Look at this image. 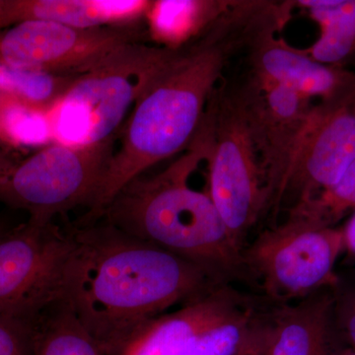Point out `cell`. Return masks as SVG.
<instances>
[{
	"instance_id": "1",
	"label": "cell",
	"mask_w": 355,
	"mask_h": 355,
	"mask_svg": "<svg viewBox=\"0 0 355 355\" xmlns=\"http://www.w3.org/2000/svg\"><path fill=\"white\" fill-rule=\"evenodd\" d=\"M261 1L232 6L195 41L170 49L119 135L99 191L84 221H95L125 186L161 161L184 153L202 128L224 70L263 25Z\"/></svg>"
},
{
	"instance_id": "2",
	"label": "cell",
	"mask_w": 355,
	"mask_h": 355,
	"mask_svg": "<svg viewBox=\"0 0 355 355\" xmlns=\"http://www.w3.org/2000/svg\"><path fill=\"white\" fill-rule=\"evenodd\" d=\"M67 229L72 249L62 298L102 352L121 349L161 313L220 286L197 263L103 219L78 220Z\"/></svg>"
},
{
	"instance_id": "3",
	"label": "cell",
	"mask_w": 355,
	"mask_h": 355,
	"mask_svg": "<svg viewBox=\"0 0 355 355\" xmlns=\"http://www.w3.org/2000/svg\"><path fill=\"white\" fill-rule=\"evenodd\" d=\"M210 148L209 130L202 128L183 155L150 177L125 184L103 211V219L125 234L197 263L220 279L243 263L242 251L209 193L189 182Z\"/></svg>"
},
{
	"instance_id": "4",
	"label": "cell",
	"mask_w": 355,
	"mask_h": 355,
	"mask_svg": "<svg viewBox=\"0 0 355 355\" xmlns=\"http://www.w3.org/2000/svg\"><path fill=\"white\" fill-rule=\"evenodd\" d=\"M169 48L132 42L79 74L46 114L53 142L90 146L118 137Z\"/></svg>"
},
{
	"instance_id": "5",
	"label": "cell",
	"mask_w": 355,
	"mask_h": 355,
	"mask_svg": "<svg viewBox=\"0 0 355 355\" xmlns=\"http://www.w3.org/2000/svg\"><path fill=\"white\" fill-rule=\"evenodd\" d=\"M209 130V195L236 246L268 209L265 173L235 90L218 86L205 116Z\"/></svg>"
},
{
	"instance_id": "6",
	"label": "cell",
	"mask_w": 355,
	"mask_h": 355,
	"mask_svg": "<svg viewBox=\"0 0 355 355\" xmlns=\"http://www.w3.org/2000/svg\"><path fill=\"white\" fill-rule=\"evenodd\" d=\"M118 137L90 146L53 142L0 175V202L22 209L37 225L92 203Z\"/></svg>"
},
{
	"instance_id": "7",
	"label": "cell",
	"mask_w": 355,
	"mask_h": 355,
	"mask_svg": "<svg viewBox=\"0 0 355 355\" xmlns=\"http://www.w3.org/2000/svg\"><path fill=\"white\" fill-rule=\"evenodd\" d=\"M345 251L343 227L289 210L286 221L263 231L242 257L268 296L286 303L335 286L336 261Z\"/></svg>"
},
{
	"instance_id": "8",
	"label": "cell",
	"mask_w": 355,
	"mask_h": 355,
	"mask_svg": "<svg viewBox=\"0 0 355 355\" xmlns=\"http://www.w3.org/2000/svg\"><path fill=\"white\" fill-rule=\"evenodd\" d=\"M72 249L67 227L28 221L0 237V316L34 321L62 298Z\"/></svg>"
},
{
	"instance_id": "9",
	"label": "cell",
	"mask_w": 355,
	"mask_h": 355,
	"mask_svg": "<svg viewBox=\"0 0 355 355\" xmlns=\"http://www.w3.org/2000/svg\"><path fill=\"white\" fill-rule=\"evenodd\" d=\"M137 23L76 28L50 21H25L0 30V64L55 74H80L116 49L144 41Z\"/></svg>"
},
{
	"instance_id": "10",
	"label": "cell",
	"mask_w": 355,
	"mask_h": 355,
	"mask_svg": "<svg viewBox=\"0 0 355 355\" xmlns=\"http://www.w3.org/2000/svg\"><path fill=\"white\" fill-rule=\"evenodd\" d=\"M236 91L265 173L268 205L279 209L287 173L315 105L270 79L250 74Z\"/></svg>"
},
{
	"instance_id": "11",
	"label": "cell",
	"mask_w": 355,
	"mask_h": 355,
	"mask_svg": "<svg viewBox=\"0 0 355 355\" xmlns=\"http://www.w3.org/2000/svg\"><path fill=\"white\" fill-rule=\"evenodd\" d=\"M355 161V96L315 105L287 173L279 205L307 202L335 186Z\"/></svg>"
},
{
	"instance_id": "12",
	"label": "cell",
	"mask_w": 355,
	"mask_h": 355,
	"mask_svg": "<svg viewBox=\"0 0 355 355\" xmlns=\"http://www.w3.org/2000/svg\"><path fill=\"white\" fill-rule=\"evenodd\" d=\"M289 20L268 23L254 35L246 51L252 73L265 77L305 97L335 103L355 96V73L338 65L321 64L306 51L277 37Z\"/></svg>"
},
{
	"instance_id": "13",
	"label": "cell",
	"mask_w": 355,
	"mask_h": 355,
	"mask_svg": "<svg viewBox=\"0 0 355 355\" xmlns=\"http://www.w3.org/2000/svg\"><path fill=\"white\" fill-rule=\"evenodd\" d=\"M340 343L333 287L260 316L257 350L266 355H334Z\"/></svg>"
},
{
	"instance_id": "14",
	"label": "cell",
	"mask_w": 355,
	"mask_h": 355,
	"mask_svg": "<svg viewBox=\"0 0 355 355\" xmlns=\"http://www.w3.org/2000/svg\"><path fill=\"white\" fill-rule=\"evenodd\" d=\"M241 307L235 292L214 287L144 324L121 347V355H183L196 336Z\"/></svg>"
},
{
	"instance_id": "15",
	"label": "cell",
	"mask_w": 355,
	"mask_h": 355,
	"mask_svg": "<svg viewBox=\"0 0 355 355\" xmlns=\"http://www.w3.org/2000/svg\"><path fill=\"white\" fill-rule=\"evenodd\" d=\"M148 0H0V30L25 21L76 28L128 25L146 18Z\"/></svg>"
},
{
	"instance_id": "16",
	"label": "cell",
	"mask_w": 355,
	"mask_h": 355,
	"mask_svg": "<svg viewBox=\"0 0 355 355\" xmlns=\"http://www.w3.org/2000/svg\"><path fill=\"white\" fill-rule=\"evenodd\" d=\"M231 0L153 1L146 19L149 36L177 49L198 39L232 6Z\"/></svg>"
},
{
	"instance_id": "17",
	"label": "cell",
	"mask_w": 355,
	"mask_h": 355,
	"mask_svg": "<svg viewBox=\"0 0 355 355\" xmlns=\"http://www.w3.org/2000/svg\"><path fill=\"white\" fill-rule=\"evenodd\" d=\"M320 27L319 39L306 53L321 64L338 65L355 57V0H298Z\"/></svg>"
},
{
	"instance_id": "18",
	"label": "cell",
	"mask_w": 355,
	"mask_h": 355,
	"mask_svg": "<svg viewBox=\"0 0 355 355\" xmlns=\"http://www.w3.org/2000/svg\"><path fill=\"white\" fill-rule=\"evenodd\" d=\"M33 355H102V350L60 298L35 320Z\"/></svg>"
},
{
	"instance_id": "19",
	"label": "cell",
	"mask_w": 355,
	"mask_h": 355,
	"mask_svg": "<svg viewBox=\"0 0 355 355\" xmlns=\"http://www.w3.org/2000/svg\"><path fill=\"white\" fill-rule=\"evenodd\" d=\"M78 76L32 71L0 64V94L46 116Z\"/></svg>"
},
{
	"instance_id": "20",
	"label": "cell",
	"mask_w": 355,
	"mask_h": 355,
	"mask_svg": "<svg viewBox=\"0 0 355 355\" xmlns=\"http://www.w3.org/2000/svg\"><path fill=\"white\" fill-rule=\"evenodd\" d=\"M258 327L259 316L242 306L196 336L183 355H244L256 352Z\"/></svg>"
},
{
	"instance_id": "21",
	"label": "cell",
	"mask_w": 355,
	"mask_h": 355,
	"mask_svg": "<svg viewBox=\"0 0 355 355\" xmlns=\"http://www.w3.org/2000/svg\"><path fill=\"white\" fill-rule=\"evenodd\" d=\"M303 216L324 226L335 227L336 223L355 211V161L340 181L329 190L319 193L307 202L291 207Z\"/></svg>"
},
{
	"instance_id": "22",
	"label": "cell",
	"mask_w": 355,
	"mask_h": 355,
	"mask_svg": "<svg viewBox=\"0 0 355 355\" xmlns=\"http://www.w3.org/2000/svg\"><path fill=\"white\" fill-rule=\"evenodd\" d=\"M333 293L336 331L342 342L355 349V275L349 279L338 275Z\"/></svg>"
},
{
	"instance_id": "23",
	"label": "cell",
	"mask_w": 355,
	"mask_h": 355,
	"mask_svg": "<svg viewBox=\"0 0 355 355\" xmlns=\"http://www.w3.org/2000/svg\"><path fill=\"white\" fill-rule=\"evenodd\" d=\"M34 322L0 316V355H33Z\"/></svg>"
},
{
	"instance_id": "24",
	"label": "cell",
	"mask_w": 355,
	"mask_h": 355,
	"mask_svg": "<svg viewBox=\"0 0 355 355\" xmlns=\"http://www.w3.org/2000/svg\"><path fill=\"white\" fill-rule=\"evenodd\" d=\"M343 229V235H345V251L349 252L355 258V211Z\"/></svg>"
},
{
	"instance_id": "25",
	"label": "cell",
	"mask_w": 355,
	"mask_h": 355,
	"mask_svg": "<svg viewBox=\"0 0 355 355\" xmlns=\"http://www.w3.org/2000/svg\"><path fill=\"white\" fill-rule=\"evenodd\" d=\"M8 98L6 96L0 94V146L14 148L12 142L9 139L8 135H7L3 127V114Z\"/></svg>"
},
{
	"instance_id": "26",
	"label": "cell",
	"mask_w": 355,
	"mask_h": 355,
	"mask_svg": "<svg viewBox=\"0 0 355 355\" xmlns=\"http://www.w3.org/2000/svg\"><path fill=\"white\" fill-rule=\"evenodd\" d=\"M15 162L17 161L14 160L11 156L7 155L3 151V147L0 146V175L6 172L9 168L12 167Z\"/></svg>"
},
{
	"instance_id": "27",
	"label": "cell",
	"mask_w": 355,
	"mask_h": 355,
	"mask_svg": "<svg viewBox=\"0 0 355 355\" xmlns=\"http://www.w3.org/2000/svg\"><path fill=\"white\" fill-rule=\"evenodd\" d=\"M334 355H355V349L349 347H342V349H338Z\"/></svg>"
},
{
	"instance_id": "28",
	"label": "cell",
	"mask_w": 355,
	"mask_h": 355,
	"mask_svg": "<svg viewBox=\"0 0 355 355\" xmlns=\"http://www.w3.org/2000/svg\"><path fill=\"white\" fill-rule=\"evenodd\" d=\"M11 229H8L6 227V226H4L3 224L0 222V237H2V236H4L6 234V233H8L9 231H10Z\"/></svg>"
}]
</instances>
